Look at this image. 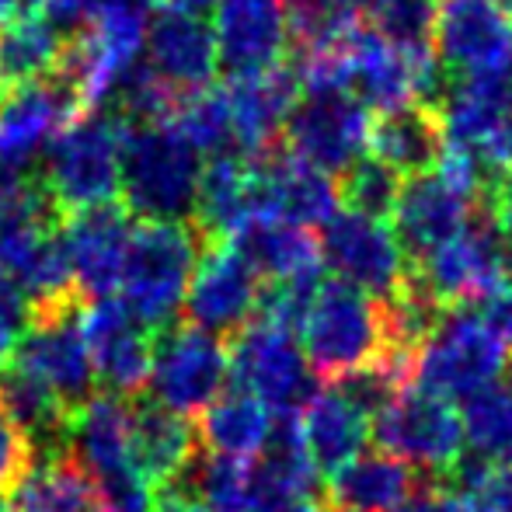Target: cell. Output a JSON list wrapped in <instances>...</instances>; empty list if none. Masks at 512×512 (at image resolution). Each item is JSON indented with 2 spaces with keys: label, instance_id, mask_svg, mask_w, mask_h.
I'll return each mask as SVG.
<instances>
[{
  "label": "cell",
  "instance_id": "obj_1",
  "mask_svg": "<svg viewBox=\"0 0 512 512\" xmlns=\"http://www.w3.org/2000/svg\"><path fill=\"white\" fill-rule=\"evenodd\" d=\"M300 95L283 129V147L310 168L342 178L370 154L373 112L352 95L335 56L300 60Z\"/></svg>",
  "mask_w": 512,
  "mask_h": 512
},
{
  "label": "cell",
  "instance_id": "obj_2",
  "mask_svg": "<svg viewBox=\"0 0 512 512\" xmlns=\"http://www.w3.org/2000/svg\"><path fill=\"white\" fill-rule=\"evenodd\" d=\"M203 154L171 119L129 122L122 143V206L140 220H192Z\"/></svg>",
  "mask_w": 512,
  "mask_h": 512
},
{
  "label": "cell",
  "instance_id": "obj_3",
  "mask_svg": "<svg viewBox=\"0 0 512 512\" xmlns=\"http://www.w3.org/2000/svg\"><path fill=\"white\" fill-rule=\"evenodd\" d=\"M126 119L108 108L81 112L42 157V189L56 213L67 216L77 209L115 203L122 189V143Z\"/></svg>",
  "mask_w": 512,
  "mask_h": 512
},
{
  "label": "cell",
  "instance_id": "obj_4",
  "mask_svg": "<svg viewBox=\"0 0 512 512\" xmlns=\"http://www.w3.org/2000/svg\"><path fill=\"white\" fill-rule=\"evenodd\" d=\"M203 234L189 220H140L129 237L122 269V304L150 331L175 324L196 272Z\"/></svg>",
  "mask_w": 512,
  "mask_h": 512
},
{
  "label": "cell",
  "instance_id": "obj_5",
  "mask_svg": "<svg viewBox=\"0 0 512 512\" xmlns=\"http://www.w3.org/2000/svg\"><path fill=\"white\" fill-rule=\"evenodd\" d=\"M506 356L509 349L478 304H453L415 349L411 387L446 401H464L481 387L495 384V377L506 370Z\"/></svg>",
  "mask_w": 512,
  "mask_h": 512
},
{
  "label": "cell",
  "instance_id": "obj_6",
  "mask_svg": "<svg viewBox=\"0 0 512 512\" xmlns=\"http://www.w3.org/2000/svg\"><path fill=\"white\" fill-rule=\"evenodd\" d=\"M310 366L321 380H335L349 370L373 363L387 349L384 307L370 293L324 276L297 331Z\"/></svg>",
  "mask_w": 512,
  "mask_h": 512
},
{
  "label": "cell",
  "instance_id": "obj_7",
  "mask_svg": "<svg viewBox=\"0 0 512 512\" xmlns=\"http://www.w3.org/2000/svg\"><path fill=\"white\" fill-rule=\"evenodd\" d=\"M230 380L272 418H300L324 391L300 338L262 317L237 331L230 342Z\"/></svg>",
  "mask_w": 512,
  "mask_h": 512
},
{
  "label": "cell",
  "instance_id": "obj_8",
  "mask_svg": "<svg viewBox=\"0 0 512 512\" xmlns=\"http://www.w3.org/2000/svg\"><path fill=\"white\" fill-rule=\"evenodd\" d=\"M411 279L443 307L481 304L512 286V244L488 206H481L460 234L411 265Z\"/></svg>",
  "mask_w": 512,
  "mask_h": 512
},
{
  "label": "cell",
  "instance_id": "obj_9",
  "mask_svg": "<svg viewBox=\"0 0 512 512\" xmlns=\"http://www.w3.org/2000/svg\"><path fill=\"white\" fill-rule=\"evenodd\" d=\"M324 272L331 279L370 293L373 300H391L411 276V262L394 234L391 220L342 206L317 230Z\"/></svg>",
  "mask_w": 512,
  "mask_h": 512
},
{
  "label": "cell",
  "instance_id": "obj_10",
  "mask_svg": "<svg viewBox=\"0 0 512 512\" xmlns=\"http://www.w3.org/2000/svg\"><path fill=\"white\" fill-rule=\"evenodd\" d=\"M230 345L196 324H168L154 335L150 398L192 418L227 391Z\"/></svg>",
  "mask_w": 512,
  "mask_h": 512
},
{
  "label": "cell",
  "instance_id": "obj_11",
  "mask_svg": "<svg viewBox=\"0 0 512 512\" xmlns=\"http://www.w3.org/2000/svg\"><path fill=\"white\" fill-rule=\"evenodd\" d=\"M370 439L377 450L405 460L415 471L443 478L464 453V425L453 401L436 398L418 387H405L370 422Z\"/></svg>",
  "mask_w": 512,
  "mask_h": 512
},
{
  "label": "cell",
  "instance_id": "obj_12",
  "mask_svg": "<svg viewBox=\"0 0 512 512\" xmlns=\"http://www.w3.org/2000/svg\"><path fill=\"white\" fill-rule=\"evenodd\" d=\"M262 290V276L234 241H209V248L199 251L196 272L185 293V314L189 324L209 335L234 338L258 317Z\"/></svg>",
  "mask_w": 512,
  "mask_h": 512
},
{
  "label": "cell",
  "instance_id": "obj_13",
  "mask_svg": "<svg viewBox=\"0 0 512 512\" xmlns=\"http://www.w3.org/2000/svg\"><path fill=\"white\" fill-rule=\"evenodd\" d=\"M14 366L32 373L35 380L60 394L70 408L91 398L95 380V366H91L88 338L81 328V300L74 304H60L49 310H35L32 324H28L25 338L18 342L11 356Z\"/></svg>",
  "mask_w": 512,
  "mask_h": 512
},
{
  "label": "cell",
  "instance_id": "obj_14",
  "mask_svg": "<svg viewBox=\"0 0 512 512\" xmlns=\"http://www.w3.org/2000/svg\"><path fill=\"white\" fill-rule=\"evenodd\" d=\"M74 88L63 74L0 91V168L32 171L53 140L81 115Z\"/></svg>",
  "mask_w": 512,
  "mask_h": 512
},
{
  "label": "cell",
  "instance_id": "obj_15",
  "mask_svg": "<svg viewBox=\"0 0 512 512\" xmlns=\"http://www.w3.org/2000/svg\"><path fill=\"white\" fill-rule=\"evenodd\" d=\"M81 328L88 338L95 380L105 394L136 398L150 384L154 363V331L122 300H91L81 307Z\"/></svg>",
  "mask_w": 512,
  "mask_h": 512
},
{
  "label": "cell",
  "instance_id": "obj_16",
  "mask_svg": "<svg viewBox=\"0 0 512 512\" xmlns=\"http://www.w3.org/2000/svg\"><path fill=\"white\" fill-rule=\"evenodd\" d=\"M129 216L133 213L119 203L60 216V237L70 262V276H74V290L88 304L112 297L119 290L129 237H133Z\"/></svg>",
  "mask_w": 512,
  "mask_h": 512
},
{
  "label": "cell",
  "instance_id": "obj_17",
  "mask_svg": "<svg viewBox=\"0 0 512 512\" xmlns=\"http://www.w3.org/2000/svg\"><path fill=\"white\" fill-rule=\"evenodd\" d=\"M481 206L485 203L474 192L453 182L446 171L432 168L425 175H411L401 182L398 203H394L387 220H391L408 262L415 265L418 258H425L439 244L450 241L453 234H460Z\"/></svg>",
  "mask_w": 512,
  "mask_h": 512
},
{
  "label": "cell",
  "instance_id": "obj_18",
  "mask_svg": "<svg viewBox=\"0 0 512 512\" xmlns=\"http://www.w3.org/2000/svg\"><path fill=\"white\" fill-rule=\"evenodd\" d=\"M143 63L175 98L213 88V77L220 74L213 21L196 11L154 7L143 42Z\"/></svg>",
  "mask_w": 512,
  "mask_h": 512
},
{
  "label": "cell",
  "instance_id": "obj_19",
  "mask_svg": "<svg viewBox=\"0 0 512 512\" xmlns=\"http://www.w3.org/2000/svg\"><path fill=\"white\" fill-rule=\"evenodd\" d=\"M432 56L446 74H495L512 56V21L495 0H439Z\"/></svg>",
  "mask_w": 512,
  "mask_h": 512
},
{
  "label": "cell",
  "instance_id": "obj_20",
  "mask_svg": "<svg viewBox=\"0 0 512 512\" xmlns=\"http://www.w3.org/2000/svg\"><path fill=\"white\" fill-rule=\"evenodd\" d=\"M213 11L216 60L230 81L283 67L293 46L286 0H216Z\"/></svg>",
  "mask_w": 512,
  "mask_h": 512
},
{
  "label": "cell",
  "instance_id": "obj_21",
  "mask_svg": "<svg viewBox=\"0 0 512 512\" xmlns=\"http://www.w3.org/2000/svg\"><path fill=\"white\" fill-rule=\"evenodd\" d=\"M255 161V182H258V216H279L297 227L321 230L331 216L342 209V192L338 178L310 168L307 161L293 157L279 143L276 150Z\"/></svg>",
  "mask_w": 512,
  "mask_h": 512
},
{
  "label": "cell",
  "instance_id": "obj_22",
  "mask_svg": "<svg viewBox=\"0 0 512 512\" xmlns=\"http://www.w3.org/2000/svg\"><path fill=\"white\" fill-rule=\"evenodd\" d=\"M443 126V147L492 161V143L512 115V88L502 70L495 74L450 77L436 105Z\"/></svg>",
  "mask_w": 512,
  "mask_h": 512
},
{
  "label": "cell",
  "instance_id": "obj_23",
  "mask_svg": "<svg viewBox=\"0 0 512 512\" xmlns=\"http://www.w3.org/2000/svg\"><path fill=\"white\" fill-rule=\"evenodd\" d=\"M223 91L234 122V150L244 157H262L283 143L286 119L300 95V67L286 60L265 74L234 77Z\"/></svg>",
  "mask_w": 512,
  "mask_h": 512
},
{
  "label": "cell",
  "instance_id": "obj_24",
  "mask_svg": "<svg viewBox=\"0 0 512 512\" xmlns=\"http://www.w3.org/2000/svg\"><path fill=\"white\" fill-rule=\"evenodd\" d=\"M67 453L91 478L133 464V401L119 394H91L70 408Z\"/></svg>",
  "mask_w": 512,
  "mask_h": 512
},
{
  "label": "cell",
  "instance_id": "obj_25",
  "mask_svg": "<svg viewBox=\"0 0 512 512\" xmlns=\"http://www.w3.org/2000/svg\"><path fill=\"white\" fill-rule=\"evenodd\" d=\"M258 216V182L255 161L237 150L216 154L206 161L203 182L196 199V230L203 241H234L244 227Z\"/></svg>",
  "mask_w": 512,
  "mask_h": 512
},
{
  "label": "cell",
  "instance_id": "obj_26",
  "mask_svg": "<svg viewBox=\"0 0 512 512\" xmlns=\"http://www.w3.org/2000/svg\"><path fill=\"white\" fill-rule=\"evenodd\" d=\"M70 35L42 7L0 25V91L46 81L63 70Z\"/></svg>",
  "mask_w": 512,
  "mask_h": 512
},
{
  "label": "cell",
  "instance_id": "obj_27",
  "mask_svg": "<svg viewBox=\"0 0 512 512\" xmlns=\"http://www.w3.org/2000/svg\"><path fill=\"white\" fill-rule=\"evenodd\" d=\"M370 154L401 178L432 171L443 157V126H439L436 108L408 102L373 115Z\"/></svg>",
  "mask_w": 512,
  "mask_h": 512
},
{
  "label": "cell",
  "instance_id": "obj_28",
  "mask_svg": "<svg viewBox=\"0 0 512 512\" xmlns=\"http://www.w3.org/2000/svg\"><path fill=\"white\" fill-rule=\"evenodd\" d=\"M199 453V432L178 411L150 401L133 405V464L154 485L178 481Z\"/></svg>",
  "mask_w": 512,
  "mask_h": 512
},
{
  "label": "cell",
  "instance_id": "obj_29",
  "mask_svg": "<svg viewBox=\"0 0 512 512\" xmlns=\"http://www.w3.org/2000/svg\"><path fill=\"white\" fill-rule=\"evenodd\" d=\"M7 502L11 512H108L95 478L67 450L39 453Z\"/></svg>",
  "mask_w": 512,
  "mask_h": 512
},
{
  "label": "cell",
  "instance_id": "obj_30",
  "mask_svg": "<svg viewBox=\"0 0 512 512\" xmlns=\"http://www.w3.org/2000/svg\"><path fill=\"white\" fill-rule=\"evenodd\" d=\"M422 474L405 460L384 450L359 453L356 460L328 478V495L335 506L352 512H394L418 488Z\"/></svg>",
  "mask_w": 512,
  "mask_h": 512
},
{
  "label": "cell",
  "instance_id": "obj_31",
  "mask_svg": "<svg viewBox=\"0 0 512 512\" xmlns=\"http://www.w3.org/2000/svg\"><path fill=\"white\" fill-rule=\"evenodd\" d=\"M300 432H304V446L324 481L370 446V418L345 398H338L331 387L304 408Z\"/></svg>",
  "mask_w": 512,
  "mask_h": 512
},
{
  "label": "cell",
  "instance_id": "obj_32",
  "mask_svg": "<svg viewBox=\"0 0 512 512\" xmlns=\"http://www.w3.org/2000/svg\"><path fill=\"white\" fill-rule=\"evenodd\" d=\"M234 244L255 265L262 283H283V279H297L324 269L314 230L279 220V216H255L234 237Z\"/></svg>",
  "mask_w": 512,
  "mask_h": 512
},
{
  "label": "cell",
  "instance_id": "obj_33",
  "mask_svg": "<svg viewBox=\"0 0 512 512\" xmlns=\"http://www.w3.org/2000/svg\"><path fill=\"white\" fill-rule=\"evenodd\" d=\"M0 411L32 439L35 457L67 450L70 405L60 394L49 391L42 380H35L32 373H25L14 363L0 366Z\"/></svg>",
  "mask_w": 512,
  "mask_h": 512
},
{
  "label": "cell",
  "instance_id": "obj_34",
  "mask_svg": "<svg viewBox=\"0 0 512 512\" xmlns=\"http://www.w3.org/2000/svg\"><path fill=\"white\" fill-rule=\"evenodd\" d=\"M272 425L276 418L258 405L251 394L244 391H230L209 405L199 415V439L209 453H220V457H237V460H251L265 450L272 436Z\"/></svg>",
  "mask_w": 512,
  "mask_h": 512
},
{
  "label": "cell",
  "instance_id": "obj_35",
  "mask_svg": "<svg viewBox=\"0 0 512 512\" xmlns=\"http://www.w3.org/2000/svg\"><path fill=\"white\" fill-rule=\"evenodd\" d=\"M286 21L300 60L335 56L363 28V0H286Z\"/></svg>",
  "mask_w": 512,
  "mask_h": 512
},
{
  "label": "cell",
  "instance_id": "obj_36",
  "mask_svg": "<svg viewBox=\"0 0 512 512\" xmlns=\"http://www.w3.org/2000/svg\"><path fill=\"white\" fill-rule=\"evenodd\" d=\"M464 450L492 467H512V391L488 384L460 408Z\"/></svg>",
  "mask_w": 512,
  "mask_h": 512
},
{
  "label": "cell",
  "instance_id": "obj_37",
  "mask_svg": "<svg viewBox=\"0 0 512 512\" xmlns=\"http://www.w3.org/2000/svg\"><path fill=\"white\" fill-rule=\"evenodd\" d=\"M168 119L182 129V136L203 157L230 154L234 150V122H230V105L223 88H206L196 91V95L178 98Z\"/></svg>",
  "mask_w": 512,
  "mask_h": 512
},
{
  "label": "cell",
  "instance_id": "obj_38",
  "mask_svg": "<svg viewBox=\"0 0 512 512\" xmlns=\"http://www.w3.org/2000/svg\"><path fill=\"white\" fill-rule=\"evenodd\" d=\"M439 0H363V18L391 46L411 56L432 53Z\"/></svg>",
  "mask_w": 512,
  "mask_h": 512
},
{
  "label": "cell",
  "instance_id": "obj_39",
  "mask_svg": "<svg viewBox=\"0 0 512 512\" xmlns=\"http://www.w3.org/2000/svg\"><path fill=\"white\" fill-rule=\"evenodd\" d=\"M182 481L189 492H196V499L203 502L209 512H244L248 509V481H251V464L237 457H220V453H196V460L189 464V471L182 474Z\"/></svg>",
  "mask_w": 512,
  "mask_h": 512
},
{
  "label": "cell",
  "instance_id": "obj_40",
  "mask_svg": "<svg viewBox=\"0 0 512 512\" xmlns=\"http://www.w3.org/2000/svg\"><path fill=\"white\" fill-rule=\"evenodd\" d=\"M401 182H405V178L394 175L384 161L366 154L338 178V192H342V203L349 209H359V213H370V216L387 220L394 203H398Z\"/></svg>",
  "mask_w": 512,
  "mask_h": 512
},
{
  "label": "cell",
  "instance_id": "obj_41",
  "mask_svg": "<svg viewBox=\"0 0 512 512\" xmlns=\"http://www.w3.org/2000/svg\"><path fill=\"white\" fill-rule=\"evenodd\" d=\"M32 464H35L32 439L0 411V495L11 492Z\"/></svg>",
  "mask_w": 512,
  "mask_h": 512
},
{
  "label": "cell",
  "instance_id": "obj_42",
  "mask_svg": "<svg viewBox=\"0 0 512 512\" xmlns=\"http://www.w3.org/2000/svg\"><path fill=\"white\" fill-rule=\"evenodd\" d=\"M28 324H32V304H28L18 286L0 279V366L11 363Z\"/></svg>",
  "mask_w": 512,
  "mask_h": 512
},
{
  "label": "cell",
  "instance_id": "obj_43",
  "mask_svg": "<svg viewBox=\"0 0 512 512\" xmlns=\"http://www.w3.org/2000/svg\"><path fill=\"white\" fill-rule=\"evenodd\" d=\"M394 512H474V509L464 492L450 488L443 478H429V474H425L415 492H411Z\"/></svg>",
  "mask_w": 512,
  "mask_h": 512
},
{
  "label": "cell",
  "instance_id": "obj_44",
  "mask_svg": "<svg viewBox=\"0 0 512 512\" xmlns=\"http://www.w3.org/2000/svg\"><path fill=\"white\" fill-rule=\"evenodd\" d=\"M467 499L474 512H512V467H492Z\"/></svg>",
  "mask_w": 512,
  "mask_h": 512
},
{
  "label": "cell",
  "instance_id": "obj_45",
  "mask_svg": "<svg viewBox=\"0 0 512 512\" xmlns=\"http://www.w3.org/2000/svg\"><path fill=\"white\" fill-rule=\"evenodd\" d=\"M150 512H209V509L196 499V492H189V488L182 485V481H168V485H157Z\"/></svg>",
  "mask_w": 512,
  "mask_h": 512
},
{
  "label": "cell",
  "instance_id": "obj_46",
  "mask_svg": "<svg viewBox=\"0 0 512 512\" xmlns=\"http://www.w3.org/2000/svg\"><path fill=\"white\" fill-rule=\"evenodd\" d=\"M488 213L495 216L499 230L506 234V241L512 244V168L502 171L499 182H495L492 196H488Z\"/></svg>",
  "mask_w": 512,
  "mask_h": 512
},
{
  "label": "cell",
  "instance_id": "obj_47",
  "mask_svg": "<svg viewBox=\"0 0 512 512\" xmlns=\"http://www.w3.org/2000/svg\"><path fill=\"white\" fill-rule=\"evenodd\" d=\"M21 4H25V0H0V25L11 21L14 14H21Z\"/></svg>",
  "mask_w": 512,
  "mask_h": 512
},
{
  "label": "cell",
  "instance_id": "obj_48",
  "mask_svg": "<svg viewBox=\"0 0 512 512\" xmlns=\"http://www.w3.org/2000/svg\"><path fill=\"white\" fill-rule=\"evenodd\" d=\"M317 512H352V509H342V506H335V502H321V509Z\"/></svg>",
  "mask_w": 512,
  "mask_h": 512
},
{
  "label": "cell",
  "instance_id": "obj_49",
  "mask_svg": "<svg viewBox=\"0 0 512 512\" xmlns=\"http://www.w3.org/2000/svg\"><path fill=\"white\" fill-rule=\"evenodd\" d=\"M495 4L502 7V14H506V18L512 21V0H495Z\"/></svg>",
  "mask_w": 512,
  "mask_h": 512
},
{
  "label": "cell",
  "instance_id": "obj_50",
  "mask_svg": "<svg viewBox=\"0 0 512 512\" xmlns=\"http://www.w3.org/2000/svg\"><path fill=\"white\" fill-rule=\"evenodd\" d=\"M502 74H506V81H509V88H512V56H509L506 67H502Z\"/></svg>",
  "mask_w": 512,
  "mask_h": 512
},
{
  "label": "cell",
  "instance_id": "obj_51",
  "mask_svg": "<svg viewBox=\"0 0 512 512\" xmlns=\"http://www.w3.org/2000/svg\"><path fill=\"white\" fill-rule=\"evenodd\" d=\"M506 387L512 391V363H506Z\"/></svg>",
  "mask_w": 512,
  "mask_h": 512
},
{
  "label": "cell",
  "instance_id": "obj_52",
  "mask_svg": "<svg viewBox=\"0 0 512 512\" xmlns=\"http://www.w3.org/2000/svg\"><path fill=\"white\" fill-rule=\"evenodd\" d=\"M0 512H11V502H7L4 495H0Z\"/></svg>",
  "mask_w": 512,
  "mask_h": 512
}]
</instances>
